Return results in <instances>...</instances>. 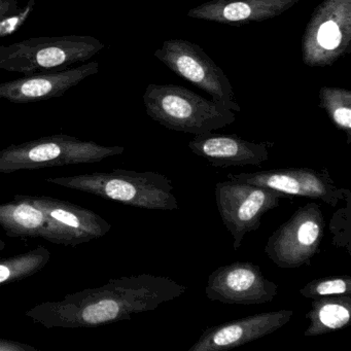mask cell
Masks as SVG:
<instances>
[{
    "mask_svg": "<svg viewBox=\"0 0 351 351\" xmlns=\"http://www.w3.org/2000/svg\"><path fill=\"white\" fill-rule=\"evenodd\" d=\"M186 289L170 277L131 275L69 293L58 301L43 302L27 310L26 316L46 328H97L153 311L178 299Z\"/></svg>",
    "mask_w": 351,
    "mask_h": 351,
    "instance_id": "6da1fadb",
    "label": "cell"
},
{
    "mask_svg": "<svg viewBox=\"0 0 351 351\" xmlns=\"http://www.w3.org/2000/svg\"><path fill=\"white\" fill-rule=\"evenodd\" d=\"M47 182L149 210L180 209L171 180L154 171L114 169L46 178Z\"/></svg>",
    "mask_w": 351,
    "mask_h": 351,
    "instance_id": "7a4b0ae2",
    "label": "cell"
},
{
    "mask_svg": "<svg viewBox=\"0 0 351 351\" xmlns=\"http://www.w3.org/2000/svg\"><path fill=\"white\" fill-rule=\"evenodd\" d=\"M145 112L169 130L196 135L225 128L236 121L235 112L182 86L151 84L143 93Z\"/></svg>",
    "mask_w": 351,
    "mask_h": 351,
    "instance_id": "3957f363",
    "label": "cell"
},
{
    "mask_svg": "<svg viewBox=\"0 0 351 351\" xmlns=\"http://www.w3.org/2000/svg\"><path fill=\"white\" fill-rule=\"evenodd\" d=\"M106 48L91 36L32 38L0 46V69L27 75L60 71L85 62Z\"/></svg>",
    "mask_w": 351,
    "mask_h": 351,
    "instance_id": "277c9868",
    "label": "cell"
},
{
    "mask_svg": "<svg viewBox=\"0 0 351 351\" xmlns=\"http://www.w3.org/2000/svg\"><path fill=\"white\" fill-rule=\"evenodd\" d=\"M124 147L102 145L65 134L50 135L0 149V174L54 166L98 163L122 155Z\"/></svg>",
    "mask_w": 351,
    "mask_h": 351,
    "instance_id": "5b68a950",
    "label": "cell"
},
{
    "mask_svg": "<svg viewBox=\"0 0 351 351\" xmlns=\"http://www.w3.org/2000/svg\"><path fill=\"white\" fill-rule=\"evenodd\" d=\"M350 46L351 0H324L306 26L302 60L309 67L330 66Z\"/></svg>",
    "mask_w": 351,
    "mask_h": 351,
    "instance_id": "8992f818",
    "label": "cell"
},
{
    "mask_svg": "<svg viewBox=\"0 0 351 351\" xmlns=\"http://www.w3.org/2000/svg\"><path fill=\"white\" fill-rule=\"evenodd\" d=\"M291 197L271 189L227 180L215 186V202L221 221L233 238L234 250L245 236L260 229L262 217Z\"/></svg>",
    "mask_w": 351,
    "mask_h": 351,
    "instance_id": "52a82bcc",
    "label": "cell"
},
{
    "mask_svg": "<svg viewBox=\"0 0 351 351\" xmlns=\"http://www.w3.org/2000/svg\"><path fill=\"white\" fill-rule=\"evenodd\" d=\"M324 228L320 204L310 201L275 230L267 241L265 254L281 269L308 266L320 252Z\"/></svg>",
    "mask_w": 351,
    "mask_h": 351,
    "instance_id": "ba28073f",
    "label": "cell"
},
{
    "mask_svg": "<svg viewBox=\"0 0 351 351\" xmlns=\"http://www.w3.org/2000/svg\"><path fill=\"white\" fill-rule=\"evenodd\" d=\"M154 56L176 75L206 92L211 99L232 112L241 110L231 82L223 69L198 45L184 40H168Z\"/></svg>",
    "mask_w": 351,
    "mask_h": 351,
    "instance_id": "9c48e42d",
    "label": "cell"
},
{
    "mask_svg": "<svg viewBox=\"0 0 351 351\" xmlns=\"http://www.w3.org/2000/svg\"><path fill=\"white\" fill-rule=\"evenodd\" d=\"M228 180L247 182L271 189L287 196L306 197L319 200L332 207L338 206L350 196L349 189L335 184L328 169L311 168H280L256 172L228 174Z\"/></svg>",
    "mask_w": 351,
    "mask_h": 351,
    "instance_id": "30bf717a",
    "label": "cell"
},
{
    "mask_svg": "<svg viewBox=\"0 0 351 351\" xmlns=\"http://www.w3.org/2000/svg\"><path fill=\"white\" fill-rule=\"evenodd\" d=\"M277 293L278 285L263 274L260 266L242 261L215 269L205 287L207 299L230 305L270 303Z\"/></svg>",
    "mask_w": 351,
    "mask_h": 351,
    "instance_id": "8fae6325",
    "label": "cell"
},
{
    "mask_svg": "<svg viewBox=\"0 0 351 351\" xmlns=\"http://www.w3.org/2000/svg\"><path fill=\"white\" fill-rule=\"evenodd\" d=\"M293 309L273 310L237 318L203 330L189 351H226L276 332L291 322Z\"/></svg>",
    "mask_w": 351,
    "mask_h": 351,
    "instance_id": "7c38bea8",
    "label": "cell"
},
{
    "mask_svg": "<svg viewBox=\"0 0 351 351\" xmlns=\"http://www.w3.org/2000/svg\"><path fill=\"white\" fill-rule=\"evenodd\" d=\"M99 71L96 61L60 71L32 73L0 83V99L13 104H32L61 97L69 90Z\"/></svg>",
    "mask_w": 351,
    "mask_h": 351,
    "instance_id": "4fadbf2b",
    "label": "cell"
},
{
    "mask_svg": "<svg viewBox=\"0 0 351 351\" xmlns=\"http://www.w3.org/2000/svg\"><path fill=\"white\" fill-rule=\"evenodd\" d=\"M25 197L62 232L69 246L99 239L112 230V225L104 217L80 205L47 196Z\"/></svg>",
    "mask_w": 351,
    "mask_h": 351,
    "instance_id": "5bb4252c",
    "label": "cell"
},
{
    "mask_svg": "<svg viewBox=\"0 0 351 351\" xmlns=\"http://www.w3.org/2000/svg\"><path fill=\"white\" fill-rule=\"evenodd\" d=\"M193 154L203 158L213 167L261 166L268 161L274 143H252L235 134L196 135L188 143Z\"/></svg>",
    "mask_w": 351,
    "mask_h": 351,
    "instance_id": "9a60e30c",
    "label": "cell"
},
{
    "mask_svg": "<svg viewBox=\"0 0 351 351\" xmlns=\"http://www.w3.org/2000/svg\"><path fill=\"white\" fill-rule=\"evenodd\" d=\"M300 0H210L188 12V17L221 24L262 22L278 17Z\"/></svg>",
    "mask_w": 351,
    "mask_h": 351,
    "instance_id": "2e32d148",
    "label": "cell"
},
{
    "mask_svg": "<svg viewBox=\"0 0 351 351\" xmlns=\"http://www.w3.org/2000/svg\"><path fill=\"white\" fill-rule=\"evenodd\" d=\"M0 227L10 237L43 238L69 246L62 232L25 195H16L11 202L0 203Z\"/></svg>",
    "mask_w": 351,
    "mask_h": 351,
    "instance_id": "e0dca14e",
    "label": "cell"
},
{
    "mask_svg": "<svg viewBox=\"0 0 351 351\" xmlns=\"http://www.w3.org/2000/svg\"><path fill=\"white\" fill-rule=\"evenodd\" d=\"M306 318L309 320L304 332L306 337L330 334L346 328L351 319V295L312 300Z\"/></svg>",
    "mask_w": 351,
    "mask_h": 351,
    "instance_id": "ac0fdd59",
    "label": "cell"
},
{
    "mask_svg": "<svg viewBox=\"0 0 351 351\" xmlns=\"http://www.w3.org/2000/svg\"><path fill=\"white\" fill-rule=\"evenodd\" d=\"M51 260V252L45 246L0 258V285L23 280L42 271Z\"/></svg>",
    "mask_w": 351,
    "mask_h": 351,
    "instance_id": "d6986e66",
    "label": "cell"
},
{
    "mask_svg": "<svg viewBox=\"0 0 351 351\" xmlns=\"http://www.w3.org/2000/svg\"><path fill=\"white\" fill-rule=\"evenodd\" d=\"M319 106L332 124L346 133L347 145L351 141V92L336 87H322L318 92Z\"/></svg>",
    "mask_w": 351,
    "mask_h": 351,
    "instance_id": "ffe728a7",
    "label": "cell"
},
{
    "mask_svg": "<svg viewBox=\"0 0 351 351\" xmlns=\"http://www.w3.org/2000/svg\"><path fill=\"white\" fill-rule=\"evenodd\" d=\"M302 297L317 299L322 297L351 295V277L349 275L322 277L314 279L300 289Z\"/></svg>",
    "mask_w": 351,
    "mask_h": 351,
    "instance_id": "44dd1931",
    "label": "cell"
},
{
    "mask_svg": "<svg viewBox=\"0 0 351 351\" xmlns=\"http://www.w3.org/2000/svg\"><path fill=\"white\" fill-rule=\"evenodd\" d=\"M345 206L335 211L328 230L332 234V244L337 248H344L351 254V195L345 199Z\"/></svg>",
    "mask_w": 351,
    "mask_h": 351,
    "instance_id": "7402d4cb",
    "label": "cell"
},
{
    "mask_svg": "<svg viewBox=\"0 0 351 351\" xmlns=\"http://www.w3.org/2000/svg\"><path fill=\"white\" fill-rule=\"evenodd\" d=\"M27 11L20 12L18 15L13 17L7 18V19L0 20V36H8L12 32L17 30L20 25L27 19Z\"/></svg>",
    "mask_w": 351,
    "mask_h": 351,
    "instance_id": "603a6c76",
    "label": "cell"
},
{
    "mask_svg": "<svg viewBox=\"0 0 351 351\" xmlns=\"http://www.w3.org/2000/svg\"><path fill=\"white\" fill-rule=\"evenodd\" d=\"M20 13L17 0H0V20L13 17Z\"/></svg>",
    "mask_w": 351,
    "mask_h": 351,
    "instance_id": "cb8c5ba5",
    "label": "cell"
},
{
    "mask_svg": "<svg viewBox=\"0 0 351 351\" xmlns=\"http://www.w3.org/2000/svg\"><path fill=\"white\" fill-rule=\"evenodd\" d=\"M0 351H38V349L17 341L0 339Z\"/></svg>",
    "mask_w": 351,
    "mask_h": 351,
    "instance_id": "d4e9b609",
    "label": "cell"
},
{
    "mask_svg": "<svg viewBox=\"0 0 351 351\" xmlns=\"http://www.w3.org/2000/svg\"><path fill=\"white\" fill-rule=\"evenodd\" d=\"M5 248V240L1 239L0 238V252H3V250Z\"/></svg>",
    "mask_w": 351,
    "mask_h": 351,
    "instance_id": "484cf974",
    "label": "cell"
}]
</instances>
